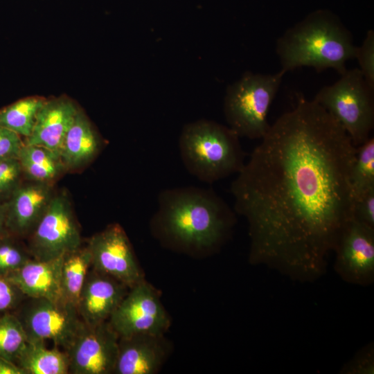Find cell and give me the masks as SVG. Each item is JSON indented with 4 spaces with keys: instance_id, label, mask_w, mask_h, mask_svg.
Returning a JSON list of instances; mask_svg holds the SVG:
<instances>
[{
    "instance_id": "obj_1",
    "label": "cell",
    "mask_w": 374,
    "mask_h": 374,
    "mask_svg": "<svg viewBox=\"0 0 374 374\" xmlns=\"http://www.w3.org/2000/svg\"><path fill=\"white\" fill-rule=\"evenodd\" d=\"M355 147L313 99L272 124L231 182L233 210L247 221L249 260L312 283L353 219Z\"/></svg>"
},
{
    "instance_id": "obj_2",
    "label": "cell",
    "mask_w": 374,
    "mask_h": 374,
    "mask_svg": "<svg viewBox=\"0 0 374 374\" xmlns=\"http://www.w3.org/2000/svg\"><path fill=\"white\" fill-rule=\"evenodd\" d=\"M154 233L169 245L190 251L216 249L229 238L235 212L211 188H166L157 197Z\"/></svg>"
},
{
    "instance_id": "obj_3",
    "label": "cell",
    "mask_w": 374,
    "mask_h": 374,
    "mask_svg": "<svg viewBox=\"0 0 374 374\" xmlns=\"http://www.w3.org/2000/svg\"><path fill=\"white\" fill-rule=\"evenodd\" d=\"M356 48L350 31L320 11L287 29L277 39L276 52L285 73L310 66L319 72L332 69L341 75L346 62L355 59Z\"/></svg>"
},
{
    "instance_id": "obj_4",
    "label": "cell",
    "mask_w": 374,
    "mask_h": 374,
    "mask_svg": "<svg viewBox=\"0 0 374 374\" xmlns=\"http://www.w3.org/2000/svg\"><path fill=\"white\" fill-rule=\"evenodd\" d=\"M239 139L229 127L213 121L189 123L179 139L184 166L191 175L208 184L238 174L246 162Z\"/></svg>"
},
{
    "instance_id": "obj_5",
    "label": "cell",
    "mask_w": 374,
    "mask_h": 374,
    "mask_svg": "<svg viewBox=\"0 0 374 374\" xmlns=\"http://www.w3.org/2000/svg\"><path fill=\"white\" fill-rule=\"evenodd\" d=\"M286 73L245 72L229 85L224 99L226 121L239 137L260 139L267 132L269 108Z\"/></svg>"
},
{
    "instance_id": "obj_6",
    "label": "cell",
    "mask_w": 374,
    "mask_h": 374,
    "mask_svg": "<svg viewBox=\"0 0 374 374\" xmlns=\"http://www.w3.org/2000/svg\"><path fill=\"white\" fill-rule=\"evenodd\" d=\"M335 82L322 87L313 100L344 129L357 147L371 137L374 127V89L359 68L347 69Z\"/></svg>"
},
{
    "instance_id": "obj_7",
    "label": "cell",
    "mask_w": 374,
    "mask_h": 374,
    "mask_svg": "<svg viewBox=\"0 0 374 374\" xmlns=\"http://www.w3.org/2000/svg\"><path fill=\"white\" fill-rule=\"evenodd\" d=\"M13 312L23 326L27 341L51 340L64 351L85 326L77 307L62 299L26 297Z\"/></svg>"
},
{
    "instance_id": "obj_8",
    "label": "cell",
    "mask_w": 374,
    "mask_h": 374,
    "mask_svg": "<svg viewBox=\"0 0 374 374\" xmlns=\"http://www.w3.org/2000/svg\"><path fill=\"white\" fill-rule=\"evenodd\" d=\"M33 258L50 260L81 246V233L67 194L55 192L46 211L26 238Z\"/></svg>"
},
{
    "instance_id": "obj_9",
    "label": "cell",
    "mask_w": 374,
    "mask_h": 374,
    "mask_svg": "<svg viewBox=\"0 0 374 374\" xmlns=\"http://www.w3.org/2000/svg\"><path fill=\"white\" fill-rule=\"evenodd\" d=\"M108 321L119 337L163 335L170 326L157 292L145 280L130 288Z\"/></svg>"
},
{
    "instance_id": "obj_10",
    "label": "cell",
    "mask_w": 374,
    "mask_h": 374,
    "mask_svg": "<svg viewBox=\"0 0 374 374\" xmlns=\"http://www.w3.org/2000/svg\"><path fill=\"white\" fill-rule=\"evenodd\" d=\"M87 246L91 253V268L129 288L145 280L127 234L118 224H110L92 235Z\"/></svg>"
},
{
    "instance_id": "obj_11",
    "label": "cell",
    "mask_w": 374,
    "mask_h": 374,
    "mask_svg": "<svg viewBox=\"0 0 374 374\" xmlns=\"http://www.w3.org/2000/svg\"><path fill=\"white\" fill-rule=\"evenodd\" d=\"M119 336L105 321L94 326L85 325L65 352L70 374L114 373Z\"/></svg>"
},
{
    "instance_id": "obj_12",
    "label": "cell",
    "mask_w": 374,
    "mask_h": 374,
    "mask_svg": "<svg viewBox=\"0 0 374 374\" xmlns=\"http://www.w3.org/2000/svg\"><path fill=\"white\" fill-rule=\"evenodd\" d=\"M334 252V269L343 280L361 286L374 283V228L353 218L341 233Z\"/></svg>"
},
{
    "instance_id": "obj_13",
    "label": "cell",
    "mask_w": 374,
    "mask_h": 374,
    "mask_svg": "<svg viewBox=\"0 0 374 374\" xmlns=\"http://www.w3.org/2000/svg\"><path fill=\"white\" fill-rule=\"evenodd\" d=\"M54 183L25 179L6 202V229L26 239L46 211L55 193Z\"/></svg>"
},
{
    "instance_id": "obj_14",
    "label": "cell",
    "mask_w": 374,
    "mask_h": 374,
    "mask_svg": "<svg viewBox=\"0 0 374 374\" xmlns=\"http://www.w3.org/2000/svg\"><path fill=\"white\" fill-rule=\"evenodd\" d=\"M129 290L121 281L91 267L77 303L82 321L88 326L107 321Z\"/></svg>"
},
{
    "instance_id": "obj_15",
    "label": "cell",
    "mask_w": 374,
    "mask_h": 374,
    "mask_svg": "<svg viewBox=\"0 0 374 374\" xmlns=\"http://www.w3.org/2000/svg\"><path fill=\"white\" fill-rule=\"evenodd\" d=\"M163 335L136 334L120 337L114 374H154L167 354Z\"/></svg>"
},
{
    "instance_id": "obj_16",
    "label": "cell",
    "mask_w": 374,
    "mask_h": 374,
    "mask_svg": "<svg viewBox=\"0 0 374 374\" xmlns=\"http://www.w3.org/2000/svg\"><path fill=\"white\" fill-rule=\"evenodd\" d=\"M78 109L66 97L46 100L37 113L30 135L24 139V143L44 147L60 156L65 136Z\"/></svg>"
},
{
    "instance_id": "obj_17",
    "label": "cell",
    "mask_w": 374,
    "mask_h": 374,
    "mask_svg": "<svg viewBox=\"0 0 374 374\" xmlns=\"http://www.w3.org/2000/svg\"><path fill=\"white\" fill-rule=\"evenodd\" d=\"M62 258L63 256L50 260L31 258L6 278L27 297L61 300L60 276Z\"/></svg>"
},
{
    "instance_id": "obj_18",
    "label": "cell",
    "mask_w": 374,
    "mask_h": 374,
    "mask_svg": "<svg viewBox=\"0 0 374 374\" xmlns=\"http://www.w3.org/2000/svg\"><path fill=\"white\" fill-rule=\"evenodd\" d=\"M104 142L87 115L80 108L64 139L60 159L66 170L91 162Z\"/></svg>"
},
{
    "instance_id": "obj_19",
    "label": "cell",
    "mask_w": 374,
    "mask_h": 374,
    "mask_svg": "<svg viewBox=\"0 0 374 374\" xmlns=\"http://www.w3.org/2000/svg\"><path fill=\"white\" fill-rule=\"evenodd\" d=\"M45 341H27L16 364L26 374H69V359L64 350L48 348Z\"/></svg>"
},
{
    "instance_id": "obj_20",
    "label": "cell",
    "mask_w": 374,
    "mask_h": 374,
    "mask_svg": "<svg viewBox=\"0 0 374 374\" xmlns=\"http://www.w3.org/2000/svg\"><path fill=\"white\" fill-rule=\"evenodd\" d=\"M17 158L26 179L54 183L66 170L58 154L42 146L24 143Z\"/></svg>"
},
{
    "instance_id": "obj_21",
    "label": "cell",
    "mask_w": 374,
    "mask_h": 374,
    "mask_svg": "<svg viewBox=\"0 0 374 374\" xmlns=\"http://www.w3.org/2000/svg\"><path fill=\"white\" fill-rule=\"evenodd\" d=\"M91 267V257L87 246H80L63 256L60 276L62 300L77 307L82 287Z\"/></svg>"
},
{
    "instance_id": "obj_22",
    "label": "cell",
    "mask_w": 374,
    "mask_h": 374,
    "mask_svg": "<svg viewBox=\"0 0 374 374\" xmlns=\"http://www.w3.org/2000/svg\"><path fill=\"white\" fill-rule=\"evenodd\" d=\"M45 101L44 98L31 96L8 105L0 110V124L24 139L28 137Z\"/></svg>"
},
{
    "instance_id": "obj_23",
    "label": "cell",
    "mask_w": 374,
    "mask_h": 374,
    "mask_svg": "<svg viewBox=\"0 0 374 374\" xmlns=\"http://www.w3.org/2000/svg\"><path fill=\"white\" fill-rule=\"evenodd\" d=\"M354 199L374 188V138L371 136L357 147L350 172Z\"/></svg>"
},
{
    "instance_id": "obj_24",
    "label": "cell",
    "mask_w": 374,
    "mask_h": 374,
    "mask_svg": "<svg viewBox=\"0 0 374 374\" xmlns=\"http://www.w3.org/2000/svg\"><path fill=\"white\" fill-rule=\"evenodd\" d=\"M27 344L23 326L13 312L0 317V356L16 364Z\"/></svg>"
},
{
    "instance_id": "obj_25",
    "label": "cell",
    "mask_w": 374,
    "mask_h": 374,
    "mask_svg": "<svg viewBox=\"0 0 374 374\" xmlns=\"http://www.w3.org/2000/svg\"><path fill=\"white\" fill-rule=\"evenodd\" d=\"M21 240L8 231L0 237V276H8L33 258Z\"/></svg>"
},
{
    "instance_id": "obj_26",
    "label": "cell",
    "mask_w": 374,
    "mask_h": 374,
    "mask_svg": "<svg viewBox=\"0 0 374 374\" xmlns=\"http://www.w3.org/2000/svg\"><path fill=\"white\" fill-rule=\"evenodd\" d=\"M24 179L18 158L0 160V202H6Z\"/></svg>"
},
{
    "instance_id": "obj_27",
    "label": "cell",
    "mask_w": 374,
    "mask_h": 374,
    "mask_svg": "<svg viewBox=\"0 0 374 374\" xmlns=\"http://www.w3.org/2000/svg\"><path fill=\"white\" fill-rule=\"evenodd\" d=\"M366 82L374 89V31L368 30L359 46H357L355 57Z\"/></svg>"
},
{
    "instance_id": "obj_28",
    "label": "cell",
    "mask_w": 374,
    "mask_h": 374,
    "mask_svg": "<svg viewBox=\"0 0 374 374\" xmlns=\"http://www.w3.org/2000/svg\"><path fill=\"white\" fill-rule=\"evenodd\" d=\"M342 374H373L374 347L371 343L359 350L340 370Z\"/></svg>"
},
{
    "instance_id": "obj_29",
    "label": "cell",
    "mask_w": 374,
    "mask_h": 374,
    "mask_svg": "<svg viewBox=\"0 0 374 374\" xmlns=\"http://www.w3.org/2000/svg\"><path fill=\"white\" fill-rule=\"evenodd\" d=\"M26 297L10 280L0 276V313L14 312Z\"/></svg>"
},
{
    "instance_id": "obj_30",
    "label": "cell",
    "mask_w": 374,
    "mask_h": 374,
    "mask_svg": "<svg viewBox=\"0 0 374 374\" xmlns=\"http://www.w3.org/2000/svg\"><path fill=\"white\" fill-rule=\"evenodd\" d=\"M353 218L374 228V188L354 199Z\"/></svg>"
},
{
    "instance_id": "obj_31",
    "label": "cell",
    "mask_w": 374,
    "mask_h": 374,
    "mask_svg": "<svg viewBox=\"0 0 374 374\" xmlns=\"http://www.w3.org/2000/svg\"><path fill=\"white\" fill-rule=\"evenodd\" d=\"M24 144L21 136L0 124V160L17 158Z\"/></svg>"
},
{
    "instance_id": "obj_32",
    "label": "cell",
    "mask_w": 374,
    "mask_h": 374,
    "mask_svg": "<svg viewBox=\"0 0 374 374\" xmlns=\"http://www.w3.org/2000/svg\"><path fill=\"white\" fill-rule=\"evenodd\" d=\"M0 374H26L15 362L0 356Z\"/></svg>"
},
{
    "instance_id": "obj_33",
    "label": "cell",
    "mask_w": 374,
    "mask_h": 374,
    "mask_svg": "<svg viewBox=\"0 0 374 374\" xmlns=\"http://www.w3.org/2000/svg\"><path fill=\"white\" fill-rule=\"evenodd\" d=\"M6 202H0V237L6 232Z\"/></svg>"
}]
</instances>
